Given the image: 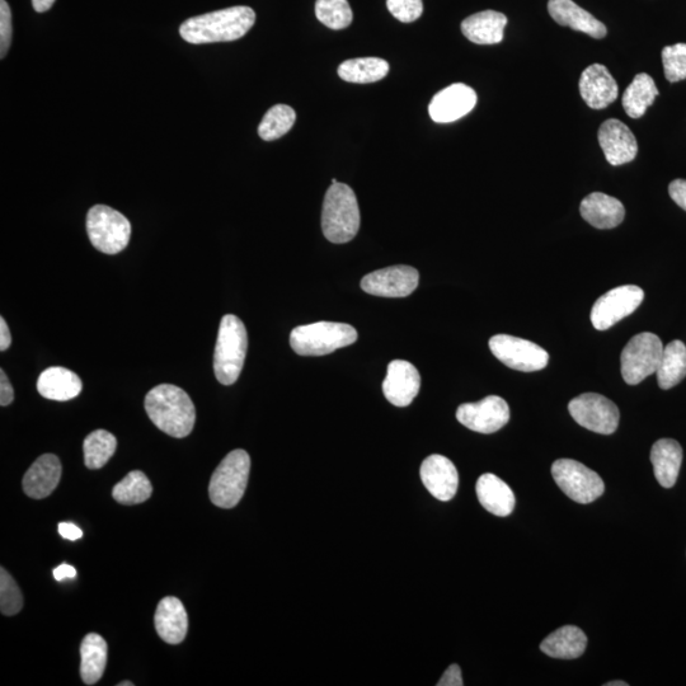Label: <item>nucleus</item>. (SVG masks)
<instances>
[{"label":"nucleus","mask_w":686,"mask_h":686,"mask_svg":"<svg viewBox=\"0 0 686 686\" xmlns=\"http://www.w3.org/2000/svg\"><path fill=\"white\" fill-rule=\"evenodd\" d=\"M145 411L153 424L172 438H186L194 430V402L176 385L161 384L153 388L145 397Z\"/></svg>","instance_id":"nucleus-2"},{"label":"nucleus","mask_w":686,"mask_h":686,"mask_svg":"<svg viewBox=\"0 0 686 686\" xmlns=\"http://www.w3.org/2000/svg\"><path fill=\"white\" fill-rule=\"evenodd\" d=\"M107 643L100 634L89 633L81 646V676L86 685H95L105 674Z\"/></svg>","instance_id":"nucleus-29"},{"label":"nucleus","mask_w":686,"mask_h":686,"mask_svg":"<svg viewBox=\"0 0 686 686\" xmlns=\"http://www.w3.org/2000/svg\"><path fill=\"white\" fill-rule=\"evenodd\" d=\"M59 534L64 539L72 540V542L83 537L82 529H79L78 526L73 523H60Z\"/></svg>","instance_id":"nucleus-44"},{"label":"nucleus","mask_w":686,"mask_h":686,"mask_svg":"<svg viewBox=\"0 0 686 686\" xmlns=\"http://www.w3.org/2000/svg\"><path fill=\"white\" fill-rule=\"evenodd\" d=\"M389 12L403 23H412L424 13L422 0H387Z\"/></svg>","instance_id":"nucleus-39"},{"label":"nucleus","mask_w":686,"mask_h":686,"mask_svg":"<svg viewBox=\"0 0 686 686\" xmlns=\"http://www.w3.org/2000/svg\"><path fill=\"white\" fill-rule=\"evenodd\" d=\"M586 646V634L580 628L566 626L549 634L540 645V650L553 659L575 660L584 655Z\"/></svg>","instance_id":"nucleus-28"},{"label":"nucleus","mask_w":686,"mask_h":686,"mask_svg":"<svg viewBox=\"0 0 686 686\" xmlns=\"http://www.w3.org/2000/svg\"><path fill=\"white\" fill-rule=\"evenodd\" d=\"M669 194L681 209L686 211V181L675 180L670 183Z\"/></svg>","instance_id":"nucleus-42"},{"label":"nucleus","mask_w":686,"mask_h":686,"mask_svg":"<svg viewBox=\"0 0 686 686\" xmlns=\"http://www.w3.org/2000/svg\"><path fill=\"white\" fill-rule=\"evenodd\" d=\"M61 478V463L54 454L41 455L23 477V491L35 500L51 495Z\"/></svg>","instance_id":"nucleus-20"},{"label":"nucleus","mask_w":686,"mask_h":686,"mask_svg":"<svg viewBox=\"0 0 686 686\" xmlns=\"http://www.w3.org/2000/svg\"><path fill=\"white\" fill-rule=\"evenodd\" d=\"M645 299V291L636 285L619 286L596 300L591 309V323L598 331L609 330L614 324L631 316Z\"/></svg>","instance_id":"nucleus-11"},{"label":"nucleus","mask_w":686,"mask_h":686,"mask_svg":"<svg viewBox=\"0 0 686 686\" xmlns=\"http://www.w3.org/2000/svg\"><path fill=\"white\" fill-rule=\"evenodd\" d=\"M117 449V440L111 432L96 430L84 440V464L89 469L105 467Z\"/></svg>","instance_id":"nucleus-33"},{"label":"nucleus","mask_w":686,"mask_h":686,"mask_svg":"<svg viewBox=\"0 0 686 686\" xmlns=\"http://www.w3.org/2000/svg\"><path fill=\"white\" fill-rule=\"evenodd\" d=\"M316 16L319 22L332 30H343L354 20V13L347 0H317Z\"/></svg>","instance_id":"nucleus-36"},{"label":"nucleus","mask_w":686,"mask_h":686,"mask_svg":"<svg viewBox=\"0 0 686 686\" xmlns=\"http://www.w3.org/2000/svg\"><path fill=\"white\" fill-rule=\"evenodd\" d=\"M460 424L479 434H493L510 421V407L504 398L490 396L476 403H464L458 408Z\"/></svg>","instance_id":"nucleus-13"},{"label":"nucleus","mask_w":686,"mask_h":686,"mask_svg":"<svg viewBox=\"0 0 686 686\" xmlns=\"http://www.w3.org/2000/svg\"><path fill=\"white\" fill-rule=\"evenodd\" d=\"M55 0H32V6L36 12L44 13L48 12L51 7L54 6Z\"/></svg>","instance_id":"nucleus-47"},{"label":"nucleus","mask_w":686,"mask_h":686,"mask_svg":"<svg viewBox=\"0 0 686 686\" xmlns=\"http://www.w3.org/2000/svg\"><path fill=\"white\" fill-rule=\"evenodd\" d=\"M462 670L458 665H451L446 669L438 683V686H463Z\"/></svg>","instance_id":"nucleus-41"},{"label":"nucleus","mask_w":686,"mask_h":686,"mask_svg":"<svg viewBox=\"0 0 686 686\" xmlns=\"http://www.w3.org/2000/svg\"><path fill=\"white\" fill-rule=\"evenodd\" d=\"M604 686H628V683L624 681H609V683L604 684Z\"/></svg>","instance_id":"nucleus-48"},{"label":"nucleus","mask_w":686,"mask_h":686,"mask_svg":"<svg viewBox=\"0 0 686 686\" xmlns=\"http://www.w3.org/2000/svg\"><path fill=\"white\" fill-rule=\"evenodd\" d=\"M580 211L582 218L598 229L618 227L626 216V209L622 202L601 192L586 196L581 202Z\"/></svg>","instance_id":"nucleus-23"},{"label":"nucleus","mask_w":686,"mask_h":686,"mask_svg":"<svg viewBox=\"0 0 686 686\" xmlns=\"http://www.w3.org/2000/svg\"><path fill=\"white\" fill-rule=\"evenodd\" d=\"M357 340V331L350 324L317 322L291 331L290 345L300 356H323L350 346Z\"/></svg>","instance_id":"nucleus-5"},{"label":"nucleus","mask_w":686,"mask_h":686,"mask_svg":"<svg viewBox=\"0 0 686 686\" xmlns=\"http://www.w3.org/2000/svg\"><path fill=\"white\" fill-rule=\"evenodd\" d=\"M548 12L558 25L584 32L594 39H604L608 32L603 22L596 20L591 13L577 6L572 0H549Z\"/></svg>","instance_id":"nucleus-22"},{"label":"nucleus","mask_w":686,"mask_h":686,"mask_svg":"<svg viewBox=\"0 0 686 686\" xmlns=\"http://www.w3.org/2000/svg\"><path fill=\"white\" fill-rule=\"evenodd\" d=\"M656 375L660 388L665 391L686 377V346L683 342L676 340L664 347Z\"/></svg>","instance_id":"nucleus-31"},{"label":"nucleus","mask_w":686,"mask_h":686,"mask_svg":"<svg viewBox=\"0 0 686 686\" xmlns=\"http://www.w3.org/2000/svg\"><path fill=\"white\" fill-rule=\"evenodd\" d=\"M657 96H659V89L652 77L646 73L638 74L624 92L622 98L624 111L632 119H639L646 114L647 108L653 105Z\"/></svg>","instance_id":"nucleus-30"},{"label":"nucleus","mask_w":686,"mask_h":686,"mask_svg":"<svg viewBox=\"0 0 686 686\" xmlns=\"http://www.w3.org/2000/svg\"><path fill=\"white\" fill-rule=\"evenodd\" d=\"M251 472L246 450H233L215 469L209 485L211 502L220 509H233L241 502Z\"/></svg>","instance_id":"nucleus-6"},{"label":"nucleus","mask_w":686,"mask_h":686,"mask_svg":"<svg viewBox=\"0 0 686 686\" xmlns=\"http://www.w3.org/2000/svg\"><path fill=\"white\" fill-rule=\"evenodd\" d=\"M389 73V64L380 58H360L346 60L338 67V75L343 81L369 84L382 81Z\"/></svg>","instance_id":"nucleus-32"},{"label":"nucleus","mask_w":686,"mask_h":686,"mask_svg":"<svg viewBox=\"0 0 686 686\" xmlns=\"http://www.w3.org/2000/svg\"><path fill=\"white\" fill-rule=\"evenodd\" d=\"M507 25L505 14L485 11L472 14L462 23V32L469 41L477 45H496L504 40Z\"/></svg>","instance_id":"nucleus-26"},{"label":"nucleus","mask_w":686,"mask_h":686,"mask_svg":"<svg viewBox=\"0 0 686 686\" xmlns=\"http://www.w3.org/2000/svg\"><path fill=\"white\" fill-rule=\"evenodd\" d=\"M133 683H130V681H125V683H120L119 686H133Z\"/></svg>","instance_id":"nucleus-49"},{"label":"nucleus","mask_w":686,"mask_h":686,"mask_svg":"<svg viewBox=\"0 0 686 686\" xmlns=\"http://www.w3.org/2000/svg\"><path fill=\"white\" fill-rule=\"evenodd\" d=\"M651 462L657 482L664 488H673L683 463V449L673 439L656 441L651 450Z\"/></svg>","instance_id":"nucleus-27"},{"label":"nucleus","mask_w":686,"mask_h":686,"mask_svg":"<svg viewBox=\"0 0 686 686\" xmlns=\"http://www.w3.org/2000/svg\"><path fill=\"white\" fill-rule=\"evenodd\" d=\"M421 479L427 491L439 501H450L457 495L459 474L451 460L434 454L421 465Z\"/></svg>","instance_id":"nucleus-18"},{"label":"nucleus","mask_w":686,"mask_h":686,"mask_svg":"<svg viewBox=\"0 0 686 686\" xmlns=\"http://www.w3.org/2000/svg\"><path fill=\"white\" fill-rule=\"evenodd\" d=\"M476 492L481 505L498 518H506L515 509L514 492L495 474L486 473L479 477Z\"/></svg>","instance_id":"nucleus-24"},{"label":"nucleus","mask_w":686,"mask_h":686,"mask_svg":"<svg viewBox=\"0 0 686 686\" xmlns=\"http://www.w3.org/2000/svg\"><path fill=\"white\" fill-rule=\"evenodd\" d=\"M554 481L571 500L591 504L603 496L605 485L598 473L572 459H559L552 465Z\"/></svg>","instance_id":"nucleus-9"},{"label":"nucleus","mask_w":686,"mask_h":686,"mask_svg":"<svg viewBox=\"0 0 686 686\" xmlns=\"http://www.w3.org/2000/svg\"><path fill=\"white\" fill-rule=\"evenodd\" d=\"M421 388L418 370L408 361L394 360L388 365L387 378L383 382L385 398L397 407H407L417 397Z\"/></svg>","instance_id":"nucleus-17"},{"label":"nucleus","mask_w":686,"mask_h":686,"mask_svg":"<svg viewBox=\"0 0 686 686\" xmlns=\"http://www.w3.org/2000/svg\"><path fill=\"white\" fill-rule=\"evenodd\" d=\"M336 183H338L337 180H336V178H333V180H332V185H336Z\"/></svg>","instance_id":"nucleus-50"},{"label":"nucleus","mask_w":686,"mask_h":686,"mask_svg":"<svg viewBox=\"0 0 686 686\" xmlns=\"http://www.w3.org/2000/svg\"><path fill=\"white\" fill-rule=\"evenodd\" d=\"M420 274L411 266H392L370 272L361 280V289L383 298H404L417 289Z\"/></svg>","instance_id":"nucleus-14"},{"label":"nucleus","mask_w":686,"mask_h":686,"mask_svg":"<svg viewBox=\"0 0 686 686\" xmlns=\"http://www.w3.org/2000/svg\"><path fill=\"white\" fill-rule=\"evenodd\" d=\"M23 596L17 582L9 575L6 568L0 571V612L6 617H12L21 612Z\"/></svg>","instance_id":"nucleus-37"},{"label":"nucleus","mask_w":686,"mask_h":686,"mask_svg":"<svg viewBox=\"0 0 686 686\" xmlns=\"http://www.w3.org/2000/svg\"><path fill=\"white\" fill-rule=\"evenodd\" d=\"M579 87L582 100L594 110H603L618 98V84L601 64H592L584 70Z\"/></svg>","instance_id":"nucleus-19"},{"label":"nucleus","mask_w":686,"mask_h":686,"mask_svg":"<svg viewBox=\"0 0 686 686\" xmlns=\"http://www.w3.org/2000/svg\"><path fill=\"white\" fill-rule=\"evenodd\" d=\"M158 636L168 645H180L189 631V617L181 600L168 596L157 606L154 617Z\"/></svg>","instance_id":"nucleus-21"},{"label":"nucleus","mask_w":686,"mask_h":686,"mask_svg":"<svg viewBox=\"0 0 686 686\" xmlns=\"http://www.w3.org/2000/svg\"><path fill=\"white\" fill-rule=\"evenodd\" d=\"M12 336L11 331H9L6 319L0 318V350L6 351L8 347L11 346Z\"/></svg>","instance_id":"nucleus-45"},{"label":"nucleus","mask_w":686,"mask_h":686,"mask_svg":"<svg viewBox=\"0 0 686 686\" xmlns=\"http://www.w3.org/2000/svg\"><path fill=\"white\" fill-rule=\"evenodd\" d=\"M82 388V380L77 374L59 366L42 371L37 380V391L42 397L51 401H70L81 394Z\"/></svg>","instance_id":"nucleus-25"},{"label":"nucleus","mask_w":686,"mask_h":686,"mask_svg":"<svg viewBox=\"0 0 686 686\" xmlns=\"http://www.w3.org/2000/svg\"><path fill=\"white\" fill-rule=\"evenodd\" d=\"M492 354L509 368L532 373L543 370L548 365V352L532 341L524 338L497 335L490 340Z\"/></svg>","instance_id":"nucleus-12"},{"label":"nucleus","mask_w":686,"mask_h":686,"mask_svg":"<svg viewBox=\"0 0 686 686\" xmlns=\"http://www.w3.org/2000/svg\"><path fill=\"white\" fill-rule=\"evenodd\" d=\"M153 487L143 472H130L114 487L112 497L121 505H139L148 501L152 496Z\"/></svg>","instance_id":"nucleus-34"},{"label":"nucleus","mask_w":686,"mask_h":686,"mask_svg":"<svg viewBox=\"0 0 686 686\" xmlns=\"http://www.w3.org/2000/svg\"><path fill=\"white\" fill-rule=\"evenodd\" d=\"M599 144L606 161L612 166H623L634 161L638 153L636 136L624 122L617 119L606 120L599 129Z\"/></svg>","instance_id":"nucleus-16"},{"label":"nucleus","mask_w":686,"mask_h":686,"mask_svg":"<svg viewBox=\"0 0 686 686\" xmlns=\"http://www.w3.org/2000/svg\"><path fill=\"white\" fill-rule=\"evenodd\" d=\"M664 345L655 333L643 332L634 336L624 347L620 364L624 382L637 385L659 368Z\"/></svg>","instance_id":"nucleus-8"},{"label":"nucleus","mask_w":686,"mask_h":686,"mask_svg":"<svg viewBox=\"0 0 686 686\" xmlns=\"http://www.w3.org/2000/svg\"><path fill=\"white\" fill-rule=\"evenodd\" d=\"M255 22L252 8L237 6L192 17L182 23L180 34L192 45L236 41L246 36Z\"/></svg>","instance_id":"nucleus-1"},{"label":"nucleus","mask_w":686,"mask_h":686,"mask_svg":"<svg viewBox=\"0 0 686 686\" xmlns=\"http://www.w3.org/2000/svg\"><path fill=\"white\" fill-rule=\"evenodd\" d=\"M54 577L56 581H63L65 579H75V577H77V570H75L73 566L64 563V565L55 568Z\"/></svg>","instance_id":"nucleus-46"},{"label":"nucleus","mask_w":686,"mask_h":686,"mask_svg":"<svg viewBox=\"0 0 686 686\" xmlns=\"http://www.w3.org/2000/svg\"><path fill=\"white\" fill-rule=\"evenodd\" d=\"M476 105V91L463 83H455L432 98L429 114L438 124H449L467 116Z\"/></svg>","instance_id":"nucleus-15"},{"label":"nucleus","mask_w":686,"mask_h":686,"mask_svg":"<svg viewBox=\"0 0 686 686\" xmlns=\"http://www.w3.org/2000/svg\"><path fill=\"white\" fill-rule=\"evenodd\" d=\"M568 411L577 424L601 435H612L619 426L617 404L601 394L585 393L573 398Z\"/></svg>","instance_id":"nucleus-10"},{"label":"nucleus","mask_w":686,"mask_h":686,"mask_svg":"<svg viewBox=\"0 0 686 686\" xmlns=\"http://www.w3.org/2000/svg\"><path fill=\"white\" fill-rule=\"evenodd\" d=\"M662 64L667 81L678 83L686 79V44L666 46L662 50Z\"/></svg>","instance_id":"nucleus-38"},{"label":"nucleus","mask_w":686,"mask_h":686,"mask_svg":"<svg viewBox=\"0 0 686 686\" xmlns=\"http://www.w3.org/2000/svg\"><path fill=\"white\" fill-rule=\"evenodd\" d=\"M14 391L11 382L4 373V370H0V406L7 407L13 402Z\"/></svg>","instance_id":"nucleus-43"},{"label":"nucleus","mask_w":686,"mask_h":686,"mask_svg":"<svg viewBox=\"0 0 686 686\" xmlns=\"http://www.w3.org/2000/svg\"><path fill=\"white\" fill-rule=\"evenodd\" d=\"M360 209L355 192L345 183H336L324 196L322 229L324 237L336 244L352 241L360 229Z\"/></svg>","instance_id":"nucleus-3"},{"label":"nucleus","mask_w":686,"mask_h":686,"mask_svg":"<svg viewBox=\"0 0 686 686\" xmlns=\"http://www.w3.org/2000/svg\"><path fill=\"white\" fill-rule=\"evenodd\" d=\"M248 349V335L243 322L227 314L220 322L214 354L215 377L223 385L237 382L242 373Z\"/></svg>","instance_id":"nucleus-4"},{"label":"nucleus","mask_w":686,"mask_h":686,"mask_svg":"<svg viewBox=\"0 0 686 686\" xmlns=\"http://www.w3.org/2000/svg\"><path fill=\"white\" fill-rule=\"evenodd\" d=\"M12 12L6 0H0V58L6 55L12 42Z\"/></svg>","instance_id":"nucleus-40"},{"label":"nucleus","mask_w":686,"mask_h":686,"mask_svg":"<svg viewBox=\"0 0 686 686\" xmlns=\"http://www.w3.org/2000/svg\"><path fill=\"white\" fill-rule=\"evenodd\" d=\"M295 120V111L290 106L276 105L271 107L258 126V135L265 142L283 138L293 128Z\"/></svg>","instance_id":"nucleus-35"},{"label":"nucleus","mask_w":686,"mask_h":686,"mask_svg":"<svg viewBox=\"0 0 686 686\" xmlns=\"http://www.w3.org/2000/svg\"><path fill=\"white\" fill-rule=\"evenodd\" d=\"M87 232L93 247L117 255L128 247L131 224L124 215L106 205L93 206L87 215Z\"/></svg>","instance_id":"nucleus-7"}]
</instances>
